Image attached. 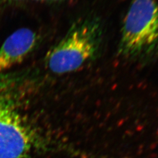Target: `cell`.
I'll use <instances>...</instances> for the list:
<instances>
[{
    "instance_id": "obj_2",
    "label": "cell",
    "mask_w": 158,
    "mask_h": 158,
    "mask_svg": "<svg viewBox=\"0 0 158 158\" xmlns=\"http://www.w3.org/2000/svg\"><path fill=\"white\" fill-rule=\"evenodd\" d=\"M117 52L121 57L134 62H148L158 56L156 0H132L122 26Z\"/></svg>"
},
{
    "instance_id": "obj_4",
    "label": "cell",
    "mask_w": 158,
    "mask_h": 158,
    "mask_svg": "<svg viewBox=\"0 0 158 158\" xmlns=\"http://www.w3.org/2000/svg\"><path fill=\"white\" fill-rule=\"evenodd\" d=\"M40 36L28 28L18 29L8 36L0 47V73L21 62L37 48Z\"/></svg>"
},
{
    "instance_id": "obj_5",
    "label": "cell",
    "mask_w": 158,
    "mask_h": 158,
    "mask_svg": "<svg viewBox=\"0 0 158 158\" xmlns=\"http://www.w3.org/2000/svg\"><path fill=\"white\" fill-rule=\"evenodd\" d=\"M24 0H0V4L4 5H13L21 3Z\"/></svg>"
},
{
    "instance_id": "obj_3",
    "label": "cell",
    "mask_w": 158,
    "mask_h": 158,
    "mask_svg": "<svg viewBox=\"0 0 158 158\" xmlns=\"http://www.w3.org/2000/svg\"><path fill=\"white\" fill-rule=\"evenodd\" d=\"M32 145L31 131L21 115L0 96V158H26Z\"/></svg>"
},
{
    "instance_id": "obj_6",
    "label": "cell",
    "mask_w": 158,
    "mask_h": 158,
    "mask_svg": "<svg viewBox=\"0 0 158 158\" xmlns=\"http://www.w3.org/2000/svg\"><path fill=\"white\" fill-rule=\"evenodd\" d=\"M36 1L43 2H48V3H56V2H61L65 1L66 0H34Z\"/></svg>"
},
{
    "instance_id": "obj_1",
    "label": "cell",
    "mask_w": 158,
    "mask_h": 158,
    "mask_svg": "<svg viewBox=\"0 0 158 158\" xmlns=\"http://www.w3.org/2000/svg\"><path fill=\"white\" fill-rule=\"evenodd\" d=\"M103 38L104 28L98 18L90 15L80 18L46 53V68L59 75L79 70L100 55Z\"/></svg>"
}]
</instances>
